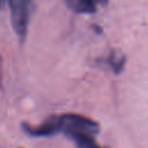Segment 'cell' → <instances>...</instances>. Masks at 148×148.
Masks as SVG:
<instances>
[{
  "instance_id": "6da1fadb",
  "label": "cell",
  "mask_w": 148,
  "mask_h": 148,
  "mask_svg": "<svg viewBox=\"0 0 148 148\" xmlns=\"http://www.w3.org/2000/svg\"><path fill=\"white\" fill-rule=\"evenodd\" d=\"M36 2L37 0H9L12 27L21 42H23L27 36Z\"/></svg>"
},
{
  "instance_id": "7a4b0ae2",
  "label": "cell",
  "mask_w": 148,
  "mask_h": 148,
  "mask_svg": "<svg viewBox=\"0 0 148 148\" xmlns=\"http://www.w3.org/2000/svg\"><path fill=\"white\" fill-rule=\"evenodd\" d=\"M60 132H64L68 136L74 134H89L95 135L99 131V126L96 121L75 113H66L59 116Z\"/></svg>"
},
{
  "instance_id": "3957f363",
  "label": "cell",
  "mask_w": 148,
  "mask_h": 148,
  "mask_svg": "<svg viewBox=\"0 0 148 148\" xmlns=\"http://www.w3.org/2000/svg\"><path fill=\"white\" fill-rule=\"evenodd\" d=\"M25 131L30 133L31 135H37V136H45V135H52L58 132H60V123H59V117H51L43 124H40L37 127H31V126H25Z\"/></svg>"
},
{
  "instance_id": "277c9868",
  "label": "cell",
  "mask_w": 148,
  "mask_h": 148,
  "mask_svg": "<svg viewBox=\"0 0 148 148\" xmlns=\"http://www.w3.org/2000/svg\"><path fill=\"white\" fill-rule=\"evenodd\" d=\"M68 9L77 14H92L96 12L98 0H64Z\"/></svg>"
},
{
  "instance_id": "5b68a950",
  "label": "cell",
  "mask_w": 148,
  "mask_h": 148,
  "mask_svg": "<svg viewBox=\"0 0 148 148\" xmlns=\"http://www.w3.org/2000/svg\"><path fill=\"white\" fill-rule=\"evenodd\" d=\"M75 143L77 148H99L98 145L96 143L94 135H89V134H74L71 136Z\"/></svg>"
},
{
  "instance_id": "8992f818",
  "label": "cell",
  "mask_w": 148,
  "mask_h": 148,
  "mask_svg": "<svg viewBox=\"0 0 148 148\" xmlns=\"http://www.w3.org/2000/svg\"><path fill=\"white\" fill-rule=\"evenodd\" d=\"M109 64L116 73H119L124 67L125 58H124V56H117V54L113 53V54H111V57L109 59Z\"/></svg>"
},
{
  "instance_id": "52a82bcc",
  "label": "cell",
  "mask_w": 148,
  "mask_h": 148,
  "mask_svg": "<svg viewBox=\"0 0 148 148\" xmlns=\"http://www.w3.org/2000/svg\"><path fill=\"white\" fill-rule=\"evenodd\" d=\"M7 0H0V8H2L3 7V5H5V2H6Z\"/></svg>"
},
{
  "instance_id": "ba28073f",
  "label": "cell",
  "mask_w": 148,
  "mask_h": 148,
  "mask_svg": "<svg viewBox=\"0 0 148 148\" xmlns=\"http://www.w3.org/2000/svg\"><path fill=\"white\" fill-rule=\"evenodd\" d=\"M98 2L102 3V5H105V3L108 2V0H98Z\"/></svg>"
}]
</instances>
